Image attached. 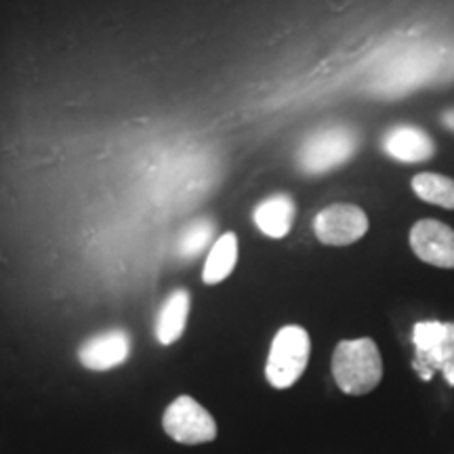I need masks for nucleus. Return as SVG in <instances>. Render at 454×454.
I'll list each match as a JSON object with an SVG mask.
<instances>
[{"label":"nucleus","instance_id":"nucleus-8","mask_svg":"<svg viewBox=\"0 0 454 454\" xmlns=\"http://www.w3.org/2000/svg\"><path fill=\"white\" fill-rule=\"evenodd\" d=\"M130 356V334L114 328L84 340L78 349V360L89 371H112L124 364Z\"/></svg>","mask_w":454,"mask_h":454},{"label":"nucleus","instance_id":"nucleus-3","mask_svg":"<svg viewBox=\"0 0 454 454\" xmlns=\"http://www.w3.org/2000/svg\"><path fill=\"white\" fill-rule=\"evenodd\" d=\"M412 368L419 377L429 381L435 372H442L454 387V322H419L412 331Z\"/></svg>","mask_w":454,"mask_h":454},{"label":"nucleus","instance_id":"nucleus-11","mask_svg":"<svg viewBox=\"0 0 454 454\" xmlns=\"http://www.w3.org/2000/svg\"><path fill=\"white\" fill-rule=\"evenodd\" d=\"M187 316H190V293L179 288L170 293L162 303L156 317V339L162 345H173L185 331Z\"/></svg>","mask_w":454,"mask_h":454},{"label":"nucleus","instance_id":"nucleus-10","mask_svg":"<svg viewBox=\"0 0 454 454\" xmlns=\"http://www.w3.org/2000/svg\"><path fill=\"white\" fill-rule=\"evenodd\" d=\"M294 213V200L286 194H274L265 198L263 202L257 204V208L253 211L254 225L270 238H284L291 231Z\"/></svg>","mask_w":454,"mask_h":454},{"label":"nucleus","instance_id":"nucleus-15","mask_svg":"<svg viewBox=\"0 0 454 454\" xmlns=\"http://www.w3.org/2000/svg\"><path fill=\"white\" fill-rule=\"evenodd\" d=\"M440 122H442V127H444L446 130H450V133H454V107L442 112Z\"/></svg>","mask_w":454,"mask_h":454},{"label":"nucleus","instance_id":"nucleus-13","mask_svg":"<svg viewBox=\"0 0 454 454\" xmlns=\"http://www.w3.org/2000/svg\"><path fill=\"white\" fill-rule=\"evenodd\" d=\"M412 190L421 200L454 211V179L438 173H421L412 179Z\"/></svg>","mask_w":454,"mask_h":454},{"label":"nucleus","instance_id":"nucleus-5","mask_svg":"<svg viewBox=\"0 0 454 454\" xmlns=\"http://www.w3.org/2000/svg\"><path fill=\"white\" fill-rule=\"evenodd\" d=\"M162 427L179 444H204L217 438L213 414L190 395H179L164 411Z\"/></svg>","mask_w":454,"mask_h":454},{"label":"nucleus","instance_id":"nucleus-9","mask_svg":"<svg viewBox=\"0 0 454 454\" xmlns=\"http://www.w3.org/2000/svg\"><path fill=\"white\" fill-rule=\"evenodd\" d=\"M383 152L391 160L417 164L429 160L435 154V144L427 130L414 124H397L383 135Z\"/></svg>","mask_w":454,"mask_h":454},{"label":"nucleus","instance_id":"nucleus-4","mask_svg":"<svg viewBox=\"0 0 454 454\" xmlns=\"http://www.w3.org/2000/svg\"><path fill=\"white\" fill-rule=\"evenodd\" d=\"M311 340L305 328L284 326L271 340L265 377L271 387L288 389L299 381L309 362Z\"/></svg>","mask_w":454,"mask_h":454},{"label":"nucleus","instance_id":"nucleus-12","mask_svg":"<svg viewBox=\"0 0 454 454\" xmlns=\"http://www.w3.org/2000/svg\"><path fill=\"white\" fill-rule=\"evenodd\" d=\"M238 261V238L231 231H227L213 244L211 253H208L207 263L202 270L204 284H219L236 268Z\"/></svg>","mask_w":454,"mask_h":454},{"label":"nucleus","instance_id":"nucleus-1","mask_svg":"<svg viewBox=\"0 0 454 454\" xmlns=\"http://www.w3.org/2000/svg\"><path fill=\"white\" fill-rule=\"evenodd\" d=\"M333 377L343 394H371L383 379V360L377 343L372 339L340 340L333 354Z\"/></svg>","mask_w":454,"mask_h":454},{"label":"nucleus","instance_id":"nucleus-2","mask_svg":"<svg viewBox=\"0 0 454 454\" xmlns=\"http://www.w3.org/2000/svg\"><path fill=\"white\" fill-rule=\"evenodd\" d=\"M360 147V137L351 127L333 124L305 137L297 152V167L305 175H322L343 167Z\"/></svg>","mask_w":454,"mask_h":454},{"label":"nucleus","instance_id":"nucleus-14","mask_svg":"<svg viewBox=\"0 0 454 454\" xmlns=\"http://www.w3.org/2000/svg\"><path fill=\"white\" fill-rule=\"evenodd\" d=\"M213 223L207 219L194 221L192 225H187L184 230V234L179 236L177 240V253L184 259H194L200 254L202 251H207L211 247L213 240Z\"/></svg>","mask_w":454,"mask_h":454},{"label":"nucleus","instance_id":"nucleus-6","mask_svg":"<svg viewBox=\"0 0 454 454\" xmlns=\"http://www.w3.org/2000/svg\"><path fill=\"white\" fill-rule=\"evenodd\" d=\"M368 231V217L356 204H333L314 219V234L328 247H348Z\"/></svg>","mask_w":454,"mask_h":454},{"label":"nucleus","instance_id":"nucleus-7","mask_svg":"<svg viewBox=\"0 0 454 454\" xmlns=\"http://www.w3.org/2000/svg\"><path fill=\"white\" fill-rule=\"evenodd\" d=\"M411 248L419 259L434 268L454 270V230L435 219L412 225Z\"/></svg>","mask_w":454,"mask_h":454}]
</instances>
